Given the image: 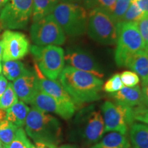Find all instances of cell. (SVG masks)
<instances>
[{
    "mask_svg": "<svg viewBox=\"0 0 148 148\" xmlns=\"http://www.w3.org/2000/svg\"><path fill=\"white\" fill-rule=\"evenodd\" d=\"M58 77L74 103L82 104L100 99L103 81L92 74L68 66L62 69Z\"/></svg>",
    "mask_w": 148,
    "mask_h": 148,
    "instance_id": "6da1fadb",
    "label": "cell"
},
{
    "mask_svg": "<svg viewBox=\"0 0 148 148\" xmlns=\"http://www.w3.org/2000/svg\"><path fill=\"white\" fill-rule=\"evenodd\" d=\"M25 132L37 142L58 144L61 140L62 128L54 116L34 108L29 109L25 121Z\"/></svg>",
    "mask_w": 148,
    "mask_h": 148,
    "instance_id": "7a4b0ae2",
    "label": "cell"
},
{
    "mask_svg": "<svg viewBox=\"0 0 148 148\" xmlns=\"http://www.w3.org/2000/svg\"><path fill=\"white\" fill-rule=\"evenodd\" d=\"M118 36L114 60L119 66H127L136 53L145 50V45L134 22L118 23Z\"/></svg>",
    "mask_w": 148,
    "mask_h": 148,
    "instance_id": "3957f363",
    "label": "cell"
},
{
    "mask_svg": "<svg viewBox=\"0 0 148 148\" xmlns=\"http://www.w3.org/2000/svg\"><path fill=\"white\" fill-rule=\"evenodd\" d=\"M51 14L68 36H81L87 30L88 14L80 4L60 1Z\"/></svg>",
    "mask_w": 148,
    "mask_h": 148,
    "instance_id": "277c9868",
    "label": "cell"
},
{
    "mask_svg": "<svg viewBox=\"0 0 148 148\" xmlns=\"http://www.w3.org/2000/svg\"><path fill=\"white\" fill-rule=\"evenodd\" d=\"M118 23L108 11L101 8L90 10L87 31L91 39L103 45H114L118 36Z\"/></svg>",
    "mask_w": 148,
    "mask_h": 148,
    "instance_id": "5b68a950",
    "label": "cell"
},
{
    "mask_svg": "<svg viewBox=\"0 0 148 148\" xmlns=\"http://www.w3.org/2000/svg\"><path fill=\"white\" fill-rule=\"evenodd\" d=\"M38 69L48 79L56 80L60 75L64 66V52L62 48L57 45L30 47Z\"/></svg>",
    "mask_w": 148,
    "mask_h": 148,
    "instance_id": "8992f818",
    "label": "cell"
},
{
    "mask_svg": "<svg viewBox=\"0 0 148 148\" xmlns=\"http://www.w3.org/2000/svg\"><path fill=\"white\" fill-rule=\"evenodd\" d=\"M29 32L32 41L38 46L61 45L66 40L64 31L51 14L33 21Z\"/></svg>",
    "mask_w": 148,
    "mask_h": 148,
    "instance_id": "52a82bcc",
    "label": "cell"
},
{
    "mask_svg": "<svg viewBox=\"0 0 148 148\" xmlns=\"http://www.w3.org/2000/svg\"><path fill=\"white\" fill-rule=\"evenodd\" d=\"M33 0H9L0 12V23L7 29H23L32 14Z\"/></svg>",
    "mask_w": 148,
    "mask_h": 148,
    "instance_id": "ba28073f",
    "label": "cell"
},
{
    "mask_svg": "<svg viewBox=\"0 0 148 148\" xmlns=\"http://www.w3.org/2000/svg\"><path fill=\"white\" fill-rule=\"evenodd\" d=\"M104 121V132H117L125 134L127 126L134 121L133 108L105 101L101 106Z\"/></svg>",
    "mask_w": 148,
    "mask_h": 148,
    "instance_id": "9c48e42d",
    "label": "cell"
},
{
    "mask_svg": "<svg viewBox=\"0 0 148 148\" xmlns=\"http://www.w3.org/2000/svg\"><path fill=\"white\" fill-rule=\"evenodd\" d=\"M3 47L2 60H18L23 58L30 49L29 41L23 33L6 29L1 40Z\"/></svg>",
    "mask_w": 148,
    "mask_h": 148,
    "instance_id": "30bf717a",
    "label": "cell"
},
{
    "mask_svg": "<svg viewBox=\"0 0 148 148\" xmlns=\"http://www.w3.org/2000/svg\"><path fill=\"white\" fill-rule=\"evenodd\" d=\"M34 72L38 79L39 90L50 95L61 104L75 112V103L60 82L47 78L41 73L36 63H34Z\"/></svg>",
    "mask_w": 148,
    "mask_h": 148,
    "instance_id": "8fae6325",
    "label": "cell"
},
{
    "mask_svg": "<svg viewBox=\"0 0 148 148\" xmlns=\"http://www.w3.org/2000/svg\"><path fill=\"white\" fill-rule=\"evenodd\" d=\"M64 60L70 66L80 71H86L94 75L98 78H102L103 73L99 64L87 51L82 49H69L64 56Z\"/></svg>",
    "mask_w": 148,
    "mask_h": 148,
    "instance_id": "7c38bea8",
    "label": "cell"
},
{
    "mask_svg": "<svg viewBox=\"0 0 148 148\" xmlns=\"http://www.w3.org/2000/svg\"><path fill=\"white\" fill-rule=\"evenodd\" d=\"M18 99L24 103H30L36 93L39 91L38 79L34 71H29L12 83Z\"/></svg>",
    "mask_w": 148,
    "mask_h": 148,
    "instance_id": "4fadbf2b",
    "label": "cell"
},
{
    "mask_svg": "<svg viewBox=\"0 0 148 148\" xmlns=\"http://www.w3.org/2000/svg\"><path fill=\"white\" fill-rule=\"evenodd\" d=\"M30 104L32 106V108L44 112L57 114L64 119H70L75 112L61 104L50 95L40 90L37 92Z\"/></svg>",
    "mask_w": 148,
    "mask_h": 148,
    "instance_id": "5bb4252c",
    "label": "cell"
},
{
    "mask_svg": "<svg viewBox=\"0 0 148 148\" xmlns=\"http://www.w3.org/2000/svg\"><path fill=\"white\" fill-rule=\"evenodd\" d=\"M104 121L99 111H92L86 117L82 130V136L88 144L98 142L104 134Z\"/></svg>",
    "mask_w": 148,
    "mask_h": 148,
    "instance_id": "9a60e30c",
    "label": "cell"
},
{
    "mask_svg": "<svg viewBox=\"0 0 148 148\" xmlns=\"http://www.w3.org/2000/svg\"><path fill=\"white\" fill-rule=\"evenodd\" d=\"M116 103L121 106L134 108L143 104L141 89L138 85L133 87L123 86L119 91L110 93Z\"/></svg>",
    "mask_w": 148,
    "mask_h": 148,
    "instance_id": "2e32d148",
    "label": "cell"
},
{
    "mask_svg": "<svg viewBox=\"0 0 148 148\" xmlns=\"http://www.w3.org/2000/svg\"><path fill=\"white\" fill-rule=\"evenodd\" d=\"M142 79V84L148 82V54L145 51L136 53L127 64Z\"/></svg>",
    "mask_w": 148,
    "mask_h": 148,
    "instance_id": "e0dca14e",
    "label": "cell"
},
{
    "mask_svg": "<svg viewBox=\"0 0 148 148\" xmlns=\"http://www.w3.org/2000/svg\"><path fill=\"white\" fill-rule=\"evenodd\" d=\"M29 108L22 101H18L13 106L6 110V119L13 123L18 128L25 124Z\"/></svg>",
    "mask_w": 148,
    "mask_h": 148,
    "instance_id": "ac0fdd59",
    "label": "cell"
},
{
    "mask_svg": "<svg viewBox=\"0 0 148 148\" xmlns=\"http://www.w3.org/2000/svg\"><path fill=\"white\" fill-rule=\"evenodd\" d=\"M130 144L125 134L117 132L109 133L101 141L90 148H130Z\"/></svg>",
    "mask_w": 148,
    "mask_h": 148,
    "instance_id": "d6986e66",
    "label": "cell"
},
{
    "mask_svg": "<svg viewBox=\"0 0 148 148\" xmlns=\"http://www.w3.org/2000/svg\"><path fill=\"white\" fill-rule=\"evenodd\" d=\"M130 137L133 148H148V126L143 123H133Z\"/></svg>",
    "mask_w": 148,
    "mask_h": 148,
    "instance_id": "ffe728a7",
    "label": "cell"
},
{
    "mask_svg": "<svg viewBox=\"0 0 148 148\" xmlns=\"http://www.w3.org/2000/svg\"><path fill=\"white\" fill-rule=\"evenodd\" d=\"M29 71L25 64L19 60L5 61L2 64L3 75L10 81H14Z\"/></svg>",
    "mask_w": 148,
    "mask_h": 148,
    "instance_id": "44dd1931",
    "label": "cell"
},
{
    "mask_svg": "<svg viewBox=\"0 0 148 148\" xmlns=\"http://www.w3.org/2000/svg\"><path fill=\"white\" fill-rule=\"evenodd\" d=\"M59 2V0H33L32 21H38L50 14Z\"/></svg>",
    "mask_w": 148,
    "mask_h": 148,
    "instance_id": "7402d4cb",
    "label": "cell"
},
{
    "mask_svg": "<svg viewBox=\"0 0 148 148\" xmlns=\"http://www.w3.org/2000/svg\"><path fill=\"white\" fill-rule=\"evenodd\" d=\"M18 127L6 119L0 121V141L3 147L10 144L14 139Z\"/></svg>",
    "mask_w": 148,
    "mask_h": 148,
    "instance_id": "603a6c76",
    "label": "cell"
},
{
    "mask_svg": "<svg viewBox=\"0 0 148 148\" xmlns=\"http://www.w3.org/2000/svg\"><path fill=\"white\" fill-rule=\"evenodd\" d=\"M18 97L14 91L13 85L9 82L4 93L0 97V109L6 110L18 101Z\"/></svg>",
    "mask_w": 148,
    "mask_h": 148,
    "instance_id": "cb8c5ba5",
    "label": "cell"
},
{
    "mask_svg": "<svg viewBox=\"0 0 148 148\" xmlns=\"http://www.w3.org/2000/svg\"><path fill=\"white\" fill-rule=\"evenodd\" d=\"M33 145L27 137L25 130L19 127L16 130L14 139L9 145L4 146V148H32Z\"/></svg>",
    "mask_w": 148,
    "mask_h": 148,
    "instance_id": "d4e9b609",
    "label": "cell"
},
{
    "mask_svg": "<svg viewBox=\"0 0 148 148\" xmlns=\"http://www.w3.org/2000/svg\"><path fill=\"white\" fill-rule=\"evenodd\" d=\"M130 3V0H116L112 10L109 12L116 23H120L123 21V16Z\"/></svg>",
    "mask_w": 148,
    "mask_h": 148,
    "instance_id": "484cf974",
    "label": "cell"
},
{
    "mask_svg": "<svg viewBox=\"0 0 148 148\" xmlns=\"http://www.w3.org/2000/svg\"><path fill=\"white\" fill-rule=\"evenodd\" d=\"M116 0H84L85 9L92 10L94 8H101L110 12L113 8Z\"/></svg>",
    "mask_w": 148,
    "mask_h": 148,
    "instance_id": "4316f807",
    "label": "cell"
},
{
    "mask_svg": "<svg viewBox=\"0 0 148 148\" xmlns=\"http://www.w3.org/2000/svg\"><path fill=\"white\" fill-rule=\"evenodd\" d=\"M146 14L139 8L136 1H132L123 16L122 22H134L137 23ZM121 22V23H122Z\"/></svg>",
    "mask_w": 148,
    "mask_h": 148,
    "instance_id": "83f0119b",
    "label": "cell"
},
{
    "mask_svg": "<svg viewBox=\"0 0 148 148\" xmlns=\"http://www.w3.org/2000/svg\"><path fill=\"white\" fill-rule=\"evenodd\" d=\"M123 87V84L121 82L120 74L116 73L106 81L102 88L105 92H108V93H113V92L119 91Z\"/></svg>",
    "mask_w": 148,
    "mask_h": 148,
    "instance_id": "f1b7e54d",
    "label": "cell"
},
{
    "mask_svg": "<svg viewBox=\"0 0 148 148\" xmlns=\"http://www.w3.org/2000/svg\"><path fill=\"white\" fill-rule=\"evenodd\" d=\"M121 82L127 87L136 86L140 82V77L134 71H125L120 74Z\"/></svg>",
    "mask_w": 148,
    "mask_h": 148,
    "instance_id": "f546056e",
    "label": "cell"
},
{
    "mask_svg": "<svg viewBox=\"0 0 148 148\" xmlns=\"http://www.w3.org/2000/svg\"><path fill=\"white\" fill-rule=\"evenodd\" d=\"M134 119L145 123L148 126V108L143 106H136L133 108Z\"/></svg>",
    "mask_w": 148,
    "mask_h": 148,
    "instance_id": "4dcf8cb0",
    "label": "cell"
},
{
    "mask_svg": "<svg viewBox=\"0 0 148 148\" xmlns=\"http://www.w3.org/2000/svg\"><path fill=\"white\" fill-rule=\"evenodd\" d=\"M136 23H137L138 31L146 46L148 43V14H146Z\"/></svg>",
    "mask_w": 148,
    "mask_h": 148,
    "instance_id": "1f68e13d",
    "label": "cell"
},
{
    "mask_svg": "<svg viewBox=\"0 0 148 148\" xmlns=\"http://www.w3.org/2000/svg\"><path fill=\"white\" fill-rule=\"evenodd\" d=\"M142 100H143V103L145 106L148 107V82L146 84H142Z\"/></svg>",
    "mask_w": 148,
    "mask_h": 148,
    "instance_id": "d6a6232c",
    "label": "cell"
},
{
    "mask_svg": "<svg viewBox=\"0 0 148 148\" xmlns=\"http://www.w3.org/2000/svg\"><path fill=\"white\" fill-rule=\"evenodd\" d=\"M8 82L7 79L3 75H0V97L4 93L8 86Z\"/></svg>",
    "mask_w": 148,
    "mask_h": 148,
    "instance_id": "836d02e7",
    "label": "cell"
},
{
    "mask_svg": "<svg viewBox=\"0 0 148 148\" xmlns=\"http://www.w3.org/2000/svg\"><path fill=\"white\" fill-rule=\"evenodd\" d=\"M135 1L144 13L148 14V0H136Z\"/></svg>",
    "mask_w": 148,
    "mask_h": 148,
    "instance_id": "e575fe53",
    "label": "cell"
},
{
    "mask_svg": "<svg viewBox=\"0 0 148 148\" xmlns=\"http://www.w3.org/2000/svg\"><path fill=\"white\" fill-rule=\"evenodd\" d=\"M35 148H57L56 145L50 143L45 142H37L35 145Z\"/></svg>",
    "mask_w": 148,
    "mask_h": 148,
    "instance_id": "d590c367",
    "label": "cell"
},
{
    "mask_svg": "<svg viewBox=\"0 0 148 148\" xmlns=\"http://www.w3.org/2000/svg\"><path fill=\"white\" fill-rule=\"evenodd\" d=\"M61 2L71 3H77V4H80L83 3L84 0H59Z\"/></svg>",
    "mask_w": 148,
    "mask_h": 148,
    "instance_id": "8d00e7d4",
    "label": "cell"
},
{
    "mask_svg": "<svg viewBox=\"0 0 148 148\" xmlns=\"http://www.w3.org/2000/svg\"><path fill=\"white\" fill-rule=\"evenodd\" d=\"M2 54H3V47L1 41H0V73L2 71V64H1V60H2Z\"/></svg>",
    "mask_w": 148,
    "mask_h": 148,
    "instance_id": "74e56055",
    "label": "cell"
},
{
    "mask_svg": "<svg viewBox=\"0 0 148 148\" xmlns=\"http://www.w3.org/2000/svg\"><path fill=\"white\" fill-rule=\"evenodd\" d=\"M6 119V111L0 109V121Z\"/></svg>",
    "mask_w": 148,
    "mask_h": 148,
    "instance_id": "f35d334b",
    "label": "cell"
},
{
    "mask_svg": "<svg viewBox=\"0 0 148 148\" xmlns=\"http://www.w3.org/2000/svg\"><path fill=\"white\" fill-rule=\"evenodd\" d=\"M9 0H0V12H1V9L5 6V5L8 3Z\"/></svg>",
    "mask_w": 148,
    "mask_h": 148,
    "instance_id": "ab89813d",
    "label": "cell"
},
{
    "mask_svg": "<svg viewBox=\"0 0 148 148\" xmlns=\"http://www.w3.org/2000/svg\"><path fill=\"white\" fill-rule=\"evenodd\" d=\"M58 148H77V147H74V146H72V145H64L61 146V147Z\"/></svg>",
    "mask_w": 148,
    "mask_h": 148,
    "instance_id": "60d3db41",
    "label": "cell"
},
{
    "mask_svg": "<svg viewBox=\"0 0 148 148\" xmlns=\"http://www.w3.org/2000/svg\"><path fill=\"white\" fill-rule=\"evenodd\" d=\"M145 51L146 53H147L148 54V43L147 44V45H146V46H145V50H144Z\"/></svg>",
    "mask_w": 148,
    "mask_h": 148,
    "instance_id": "b9f144b4",
    "label": "cell"
},
{
    "mask_svg": "<svg viewBox=\"0 0 148 148\" xmlns=\"http://www.w3.org/2000/svg\"><path fill=\"white\" fill-rule=\"evenodd\" d=\"M0 148H3L2 144H1V141H0Z\"/></svg>",
    "mask_w": 148,
    "mask_h": 148,
    "instance_id": "7bdbcfd3",
    "label": "cell"
},
{
    "mask_svg": "<svg viewBox=\"0 0 148 148\" xmlns=\"http://www.w3.org/2000/svg\"><path fill=\"white\" fill-rule=\"evenodd\" d=\"M136 1V0H130L131 2H132V1Z\"/></svg>",
    "mask_w": 148,
    "mask_h": 148,
    "instance_id": "ee69618b",
    "label": "cell"
},
{
    "mask_svg": "<svg viewBox=\"0 0 148 148\" xmlns=\"http://www.w3.org/2000/svg\"><path fill=\"white\" fill-rule=\"evenodd\" d=\"M32 148H35V146H34H34H33V147H32Z\"/></svg>",
    "mask_w": 148,
    "mask_h": 148,
    "instance_id": "f6af8a7d",
    "label": "cell"
},
{
    "mask_svg": "<svg viewBox=\"0 0 148 148\" xmlns=\"http://www.w3.org/2000/svg\"></svg>",
    "mask_w": 148,
    "mask_h": 148,
    "instance_id": "bcb514c9",
    "label": "cell"
},
{
    "mask_svg": "<svg viewBox=\"0 0 148 148\" xmlns=\"http://www.w3.org/2000/svg\"><path fill=\"white\" fill-rule=\"evenodd\" d=\"M3 148H4V147H3Z\"/></svg>",
    "mask_w": 148,
    "mask_h": 148,
    "instance_id": "7dc6e473",
    "label": "cell"
}]
</instances>
